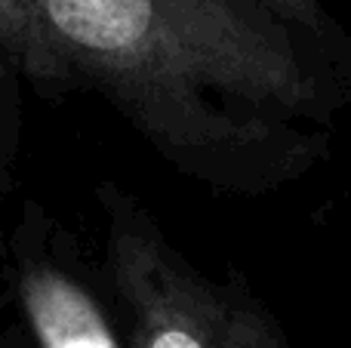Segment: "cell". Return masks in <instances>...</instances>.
I'll return each instance as SVG.
<instances>
[{
  "label": "cell",
  "mask_w": 351,
  "mask_h": 348,
  "mask_svg": "<svg viewBox=\"0 0 351 348\" xmlns=\"http://www.w3.org/2000/svg\"><path fill=\"white\" fill-rule=\"evenodd\" d=\"M74 84L96 90L182 176L262 191L293 158L315 77L262 0H31Z\"/></svg>",
  "instance_id": "1"
},
{
  "label": "cell",
  "mask_w": 351,
  "mask_h": 348,
  "mask_svg": "<svg viewBox=\"0 0 351 348\" xmlns=\"http://www.w3.org/2000/svg\"><path fill=\"white\" fill-rule=\"evenodd\" d=\"M105 281L127 318L130 348H287L262 306L206 275L117 182H99Z\"/></svg>",
  "instance_id": "2"
},
{
  "label": "cell",
  "mask_w": 351,
  "mask_h": 348,
  "mask_svg": "<svg viewBox=\"0 0 351 348\" xmlns=\"http://www.w3.org/2000/svg\"><path fill=\"white\" fill-rule=\"evenodd\" d=\"M6 256L34 348H130L71 234L40 203L25 201Z\"/></svg>",
  "instance_id": "3"
},
{
  "label": "cell",
  "mask_w": 351,
  "mask_h": 348,
  "mask_svg": "<svg viewBox=\"0 0 351 348\" xmlns=\"http://www.w3.org/2000/svg\"><path fill=\"white\" fill-rule=\"evenodd\" d=\"M0 47L12 59L16 71L43 96H59L74 86L71 71L49 47L31 0H0Z\"/></svg>",
  "instance_id": "4"
},
{
  "label": "cell",
  "mask_w": 351,
  "mask_h": 348,
  "mask_svg": "<svg viewBox=\"0 0 351 348\" xmlns=\"http://www.w3.org/2000/svg\"><path fill=\"white\" fill-rule=\"evenodd\" d=\"M16 65L0 47V191L10 188V164L19 148V99L12 90Z\"/></svg>",
  "instance_id": "5"
},
{
  "label": "cell",
  "mask_w": 351,
  "mask_h": 348,
  "mask_svg": "<svg viewBox=\"0 0 351 348\" xmlns=\"http://www.w3.org/2000/svg\"><path fill=\"white\" fill-rule=\"evenodd\" d=\"M262 3H268L287 22H302V25L315 22V0H262Z\"/></svg>",
  "instance_id": "6"
},
{
  "label": "cell",
  "mask_w": 351,
  "mask_h": 348,
  "mask_svg": "<svg viewBox=\"0 0 351 348\" xmlns=\"http://www.w3.org/2000/svg\"><path fill=\"white\" fill-rule=\"evenodd\" d=\"M0 271H3V247H0Z\"/></svg>",
  "instance_id": "7"
}]
</instances>
